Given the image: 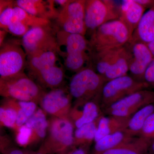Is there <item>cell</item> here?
Masks as SVG:
<instances>
[{
    "mask_svg": "<svg viewBox=\"0 0 154 154\" xmlns=\"http://www.w3.org/2000/svg\"><path fill=\"white\" fill-rule=\"evenodd\" d=\"M15 3L16 5L36 17L49 20L56 17L49 1L17 0Z\"/></svg>",
    "mask_w": 154,
    "mask_h": 154,
    "instance_id": "ffe728a7",
    "label": "cell"
},
{
    "mask_svg": "<svg viewBox=\"0 0 154 154\" xmlns=\"http://www.w3.org/2000/svg\"><path fill=\"white\" fill-rule=\"evenodd\" d=\"M149 154H154V140H153L150 147Z\"/></svg>",
    "mask_w": 154,
    "mask_h": 154,
    "instance_id": "60d3db41",
    "label": "cell"
},
{
    "mask_svg": "<svg viewBox=\"0 0 154 154\" xmlns=\"http://www.w3.org/2000/svg\"><path fill=\"white\" fill-rule=\"evenodd\" d=\"M153 140L141 137L99 154H148Z\"/></svg>",
    "mask_w": 154,
    "mask_h": 154,
    "instance_id": "603a6c76",
    "label": "cell"
},
{
    "mask_svg": "<svg viewBox=\"0 0 154 154\" xmlns=\"http://www.w3.org/2000/svg\"><path fill=\"white\" fill-rule=\"evenodd\" d=\"M30 28L19 21L15 14L12 22L8 27L7 31L15 36L22 37Z\"/></svg>",
    "mask_w": 154,
    "mask_h": 154,
    "instance_id": "4dcf8cb0",
    "label": "cell"
},
{
    "mask_svg": "<svg viewBox=\"0 0 154 154\" xmlns=\"http://www.w3.org/2000/svg\"><path fill=\"white\" fill-rule=\"evenodd\" d=\"M146 9L135 0H124L119 7V19L129 30L131 36L140 22Z\"/></svg>",
    "mask_w": 154,
    "mask_h": 154,
    "instance_id": "2e32d148",
    "label": "cell"
},
{
    "mask_svg": "<svg viewBox=\"0 0 154 154\" xmlns=\"http://www.w3.org/2000/svg\"><path fill=\"white\" fill-rule=\"evenodd\" d=\"M65 78V72L62 67L57 65L40 72L32 79L36 80L37 84L42 88L50 90L62 87Z\"/></svg>",
    "mask_w": 154,
    "mask_h": 154,
    "instance_id": "44dd1931",
    "label": "cell"
},
{
    "mask_svg": "<svg viewBox=\"0 0 154 154\" xmlns=\"http://www.w3.org/2000/svg\"><path fill=\"white\" fill-rule=\"evenodd\" d=\"M130 117L122 118L110 116H100L94 141H98L108 135L120 131H125Z\"/></svg>",
    "mask_w": 154,
    "mask_h": 154,
    "instance_id": "ac0fdd59",
    "label": "cell"
},
{
    "mask_svg": "<svg viewBox=\"0 0 154 154\" xmlns=\"http://www.w3.org/2000/svg\"><path fill=\"white\" fill-rule=\"evenodd\" d=\"M154 103V91L145 90L125 97L105 108L109 116L128 118L146 105Z\"/></svg>",
    "mask_w": 154,
    "mask_h": 154,
    "instance_id": "4fadbf2b",
    "label": "cell"
},
{
    "mask_svg": "<svg viewBox=\"0 0 154 154\" xmlns=\"http://www.w3.org/2000/svg\"><path fill=\"white\" fill-rule=\"evenodd\" d=\"M17 120L16 110L10 105L2 101L0 107V124L1 127H6L15 129Z\"/></svg>",
    "mask_w": 154,
    "mask_h": 154,
    "instance_id": "f546056e",
    "label": "cell"
},
{
    "mask_svg": "<svg viewBox=\"0 0 154 154\" xmlns=\"http://www.w3.org/2000/svg\"><path fill=\"white\" fill-rule=\"evenodd\" d=\"M154 57V40L147 44Z\"/></svg>",
    "mask_w": 154,
    "mask_h": 154,
    "instance_id": "f35d334b",
    "label": "cell"
},
{
    "mask_svg": "<svg viewBox=\"0 0 154 154\" xmlns=\"http://www.w3.org/2000/svg\"><path fill=\"white\" fill-rule=\"evenodd\" d=\"M129 54V72L132 78L145 82V73L154 57L147 44L140 42L129 41L125 45Z\"/></svg>",
    "mask_w": 154,
    "mask_h": 154,
    "instance_id": "5bb4252c",
    "label": "cell"
},
{
    "mask_svg": "<svg viewBox=\"0 0 154 154\" xmlns=\"http://www.w3.org/2000/svg\"><path fill=\"white\" fill-rule=\"evenodd\" d=\"M15 15L17 19L29 28L49 26L50 21L31 15L15 5L14 7Z\"/></svg>",
    "mask_w": 154,
    "mask_h": 154,
    "instance_id": "83f0119b",
    "label": "cell"
},
{
    "mask_svg": "<svg viewBox=\"0 0 154 154\" xmlns=\"http://www.w3.org/2000/svg\"><path fill=\"white\" fill-rule=\"evenodd\" d=\"M37 151L27 148H19L13 146L10 148L3 152L2 154H36Z\"/></svg>",
    "mask_w": 154,
    "mask_h": 154,
    "instance_id": "e575fe53",
    "label": "cell"
},
{
    "mask_svg": "<svg viewBox=\"0 0 154 154\" xmlns=\"http://www.w3.org/2000/svg\"><path fill=\"white\" fill-rule=\"evenodd\" d=\"M105 79L91 67L75 73L70 81L69 90L75 101L89 100L101 96Z\"/></svg>",
    "mask_w": 154,
    "mask_h": 154,
    "instance_id": "8992f818",
    "label": "cell"
},
{
    "mask_svg": "<svg viewBox=\"0 0 154 154\" xmlns=\"http://www.w3.org/2000/svg\"><path fill=\"white\" fill-rule=\"evenodd\" d=\"M14 146L12 141L8 137L5 135H1L0 140V151L1 153Z\"/></svg>",
    "mask_w": 154,
    "mask_h": 154,
    "instance_id": "d590c367",
    "label": "cell"
},
{
    "mask_svg": "<svg viewBox=\"0 0 154 154\" xmlns=\"http://www.w3.org/2000/svg\"><path fill=\"white\" fill-rule=\"evenodd\" d=\"M47 154L42 144L40 146V147H39L38 150L37 151V154Z\"/></svg>",
    "mask_w": 154,
    "mask_h": 154,
    "instance_id": "ab89813d",
    "label": "cell"
},
{
    "mask_svg": "<svg viewBox=\"0 0 154 154\" xmlns=\"http://www.w3.org/2000/svg\"><path fill=\"white\" fill-rule=\"evenodd\" d=\"M129 60V54L125 45L115 49L91 52L90 67L107 82L127 75Z\"/></svg>",
    "mask_w": 154,
    "mask_h": 154,
    "instance_id": "7a4b0ae2",
    "label": "cell"
},
{
    "mask_svg": "<svg viewBox=\"0 0 154 154\" xmlns=\"http://www.w3.org/2000/svg\"><path fill=\"white\" fill-rule=\"evenodd\" d=\"M131 37L126 26L116 19L103 24L92 32L89 45L92 52L115 49L125 46Z\"/></svg>",
    "mask_w": 154,
    "mask_h": 154,
    "instance_id": "3957f363",
    "label": "cell"
},
{
    "mask_svg": "<svg viewBox=\"0 0 154 154\" xmlns=\"http://www.w3.org/2000/svg\"><path fill=\"white\" fill-rule=\"evenodd\" d=\"M144 82L154 88V58L145 73Z\"/></svg>",
    "mask_w": 154,
    "mask_h": 154,
    "instance_id": "836d02e7",
    "label": "cell"
},
{
    "mask_svg": "<svg viewBox=\"0 0 154 154\" xmlns=\"http://www.w3.org/2000/svg\"><path fill=\"white\" fill-rule=\"evenodd\" d=\"M119 18V8L113 1L86 0L85 20L87 31L92 33L103 24Z\"/></svg>",
    "mask_w": 154,
    "mask_h": 154,
    "instance_id": "9c48e42d",
    "label": "cell"
},
{
    "mask_svg": "<svg viewBox=\"0 0 154 154\" xmlns=\"http://www.w3.org/2000/svg\"><path fill=\"white\" fill-rule=\"evenodd\" d=\"M69 119L51 116L43 145L47 154H59L73 146L74 128Z\"/></svg>",
    "mask_w": 154,
    "mask_h": 154,
    "instance_id": "5b68a950",
    "label": "cell"
},
{
    "mask_svg": "<svg viewBox=\"0 0 154 154\" xmlns=\"http://www.w3.org/2000/svg\"><path fill=\"white\" fill-rule=\"evenodd\" d=\"M154 40V7L143 14L129 41L140 42L146 44Z\"/></svg>",
    "mask_w": 154,
    "mask_h": 154,
    "instance_id": "7402d4cb",
    "label": "cell"
},
{
    "mask_svg": "<svg viewBox=\"0 0 154 154\" xmlns=\"http://www.w3.org/2000/svg\"><path fill=\"white\" fill-rule=\"evenodd\" d=\"M2 102L10 105L17 111V120L14 131L25 124L38 108V104L33 102H24L10 98H4Z\"/></svg>",
    "mask_w": 154,
    "mask_h": 154,
    "instance_id": "d4e9b609",
    "label": "cell"
},
{
    "mask_svg": "<svg viewBox=\"0 0 154 154\" xmlns=\"http://www.w3.org/2000/svg\"><path fill=\"white\" fill-rule=\"evenodd\" d=\"M86 0H70L55 19L60 30L69 33L85 36L87 32L85 23Z\"/></svg>",
    "mask_w": 154,
    "mask_h": 154,
    "instance_id": "8fae6325",
    "label": "cell"
},
{
    "mask_svg": "<svg viewBox=\"0 0 154 154\" xmlns=\"http://www.w3.org/2000/svg\"><path fill=\"white\" fill-rule=\"evenodd\" d=\"M99 118L93 122L76 128L74 134L73 146L91 145L95 139Z\"/></svg>",
    "mask_w": 154,
    "mask_h": 154,
    "instance_id": "4316f807",
    "label": "cell"
},
{
    "mask_svg": "<svg viewBox=\"0 0 154 154\" xmlns=\"http://www.w3.org/2000/svg\"><path fill=\"white\" fill-rule=\"evenodd\" d=\"M72 98L68 88L62 86L45 91L38 105L45 113L51 116L69 119V114L72 105Z\"/></svg>",
    "mask_w": 154,
    "mask_h": 154,
    "instance_id": "7c38bea8",
    "label": "cell"
},
{
    "mask_svg": "<svg viewBox=\"0 0 154 154\" xmlns=\"http://www.w3.org/2000/svg\"><path fill=\"white\" fill-rule=\"evenodd\" d=\"M154 134V112L147 119L139 137L152 140Z\"/></svg>",
    "mask_w": 154,
    "mask_h": 154,
    "instance_id": "1f68e13d",
    "label": "cell"
},
{
    "mask_svg": "<svg viewBox=\"0 0 154 154\" xmlns=\"http://www.w3.org/2000/svg\"><path fill=\"white\" fill-rule=\"evenodd\" d=\"M101 99L100 96L91 100L75 101L69 114V119L75 128L93 122L101 116L97 102V100Z\"/></svg>",
    "mask_w": 154,
    "mask_h": 154,
    "instance_id": "9a60e30c",
    "label": "cell"
},
{
    "mask_svg": "<svg viewBox=\"0 0 154 154\" xmlns=\"http://www.w3.org/2000/svg\"><path fill=\"white\" fill-rule=\"evenodd\" d=\"M57 51H48L28 57L26 68L30 78L32 79L40 72L57 65Z\"/></svg>",
    "mask_w": 154,
    "mask_h": 154,
    "instance_id": "e0dca14e",
    "label": "cell"
},
{
    "mask_svg": "<svg viewBox=\"0 0 154 154\" xmlns=\"http://www.w3.org/2000/svg\"><path fill=\"white\" fill-rule=\"evenodd\" d=\"M149 87L145 82L135 79L128 75L105 83L101 93V101L105 108L126 96Z\"/></svg>",
    "mask_w": 154,
    "mask_h": 154,
    "instance_id": "ba28073f",
    "label": "cell"
},
{
    "mask_svg": "<svg viewBox=\"0 0 154 154\" xmlns=\"http://www.w3.org/2000/svg\"><path fill=\"white\" fill-rule=\"evenodd\" d=\"M154 139V136H153V139Z\"/></svg>",
    "mask_w": 154,
    "mask_h": 154,
    "instance_id": "b9f144b4",
    "label": "cell"
},
{
    "mask_svg": "<svg viewBox=\"0 0 154 154\" xmlns=\"http://www.w3.org/2000/svg\"><path fill=\"white\" fill-rule=\"evenodd\" d=\"M57 53L63 58L65 66L76 73L90 67L91 50L85 36L60 30L56 33Z\"/></svg>",
    "mask_w": 154,
    "mask_h": 154,
    "instance_id": "6da1fadb",
    "label": "cell"
},
{
    "mask_svg": "<svg viewBox=\"0 0 154 154\" xmlns=\"http://www.w3.org/2000/svg\"><path fill=\"white\" fill-rule=\"evenodd\" d=\"M27 55L21 41L9 39L0 46V78L12 76L24 72Z\"/></svg>",
    "mask_w": 154,
    "mask_h": 154,
    "instance_id": "52a82bcc",
    "label": "cell"
},
{
    "mask_svg": "<svg viewBox=\"0 0 154 154\" xmlns=\"http://www.w3.org/2000/svg\"><path fill=\"white\" fill-rule=\"evenodd\" d=\"M46 115L41 108H38L25 123L29 127L31 131L29 146L44 141L45 138L48 126V119Z\"/></svg>",
    "mask_w": 154,
    "mask_h": 154,
    "instance_id": "d6986e66",
    "label": "cell"
},
{
    "mask_svg": "<svg viewBox=\"0 0 154 154\" xmlns=\"http://www.w3.org/2000/svg\"><path fill=\"white\" fill-rule=\"evenodd\" d=\"M90 146H73L68 149L59 154H90Z\"/></svg>",
    "mask_w": 154,
    "mask_h": 154,
    "instance_id": "d6a6232c",
    "label": "cell"
},
{
    "mask_svg": "<svg viewBox=\"0 0 154 154\" xmlns=\"http://www.w3.org/2000/svg\"><path fill=\"white\" fill-rule=\"evenodd\" d=\"M8 33V31L3 29L0 30V46L2 45L5 40V37L7 33Z\"/></svg>",
    "mask_w": 154,
    "mask_h": 154,
    "instance_id": "74e56055",
    "label": "cell"
},
{
    "mask_svg": "<svg viewBox=\"0 0 154 154\" xmlns=\"http://www.w3.org/2000/svg\"><path fill=\"white\" fill-rule=\"evenodd\" d=\"M135 138L125 131H118L108 135L95 142L93 154H99L121 145L128 143Z\"/></svg>",
    "mask_w": 154,
    "mask_h": 154,
    "instance_id": "cb8c5ba5",
    "label": "cell"
},
{
    "mask_svg": "<svg viewBox=\"0 0 154 154\" xmlns=\"http://www.w3.org/2000/svg\"><path fill=\"white\" fill-rule=\"evenodd\" d=\"M45 92L24 72L12 76L0 78V95L4 98L33 102L38 105Z\"/></svg>",
    "mask_w": 154,
    "mask_h": 154,
    "instance_id": "277c9868",
    "label": "cell"
},
{
    "mask_svg": "<svg viewBox=\"0 0 154 154\" xmlns=\"http://www.w3.org/2000/svg\"><path fill=\"white\" fill-rule=\"evenodd\" d=\"M136 2L146 9H150L154 7V0H135Z\"/></svg>",
    "mask_w": 154,
    "mask_h": 154,
    "instance_id": "8d00e7d4",
    "label": "cell"
},
{
    "mask_svg": "<svg viewBox=\"0 0 154 154\" xmlns=\"http://www.w3.org/2000/svg\"><path fill=\"white\" fill-rule=\"evenodd\" d=\"M15 1H0V28L7 31L8 27L15 16Z\"/></svg>",
    "mask_w": 154,
    "mask_h": 154,
    "instance_id": "f1b7e54d",
    "label": "cell"
},
{
    "mask_svg": "<svg viewBox=\"0 0 154 154\" xmlns=\"http://www.w3.org/2000/svg\"><path fill=\"white\" fill-rule=\"evenodd\" d=\"M154 112V103L140 108L130 118L125 131L133 137L139 135L147 119Z\"/></svg>",
    "mask_w": 154,
    "mask_h": 154,
    "instance_id": "484cf974",
    "label": "cell"
},
{
    "mask_svg": "<svg viewBox=\"0 0 154 154\" xmlns=\"http://www.w3.org/2000/svg\"><path fill=\"white\" fill-rule=\"evenodd\" d=\"M49 26L30 28L20 40L28 57L48 51H57L56 34Z\"/></svg>",
    "mask_w": 154,
    "mask_h": 154,
    "instance_id": "30bf717a",
    "label": "cell"
}]
</instances>
